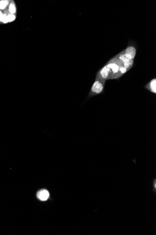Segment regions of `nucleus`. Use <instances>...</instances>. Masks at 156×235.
<instances>
[{
  "label": "nucleus",
  "mask_w": 156,
  "mask_h": 235,
  "mask_svg": "<svg viewBox=\"0 0 156 235\" xmlns=\"http://www.w3.org/2000/svg\"><path fill=\"white\" fill-rule=\"evenodd\" d=\"M128 71L123 66L121 61L115 55L99 70L96 77L106 81L108 80L118 79Z\"/></svg>",
  "instance_id": "f257e3e1"
},
{
  "label": "nucleus",
  "mask_w": 156,
  "mask_h": 235,
  "mask_svg": "<svg viewBox=\"0 0 156 235\" xmlns=\"http://www.w3.org/2000/svg\"><path fill=\"white\" fill-rule=\"evenodd\" d=\"M17 8L13 1H0V22L4 24L13 22L16 18Z\"/></svg>",
  "instance_id": "f03ea898"
},
{
  "label": "nucleus",
  "mask_w": 156,
  "mask_h": 235,
  "mask_svg": "<svg viewBox=\"0 0 156 235\" xmlns=\"http://www.w3.org/2000/svg\"><path fill=\"white\" fill-rule=\"evenodd\" d=\"M106 82L96 77L88 95V98H91L103 93L105 88Z\"/></svg>",
  "instance_id": "7ed1b4c3"
},
{
  "label": "nucleus",
  "mask_w": 156,
  "mask_h": 235,
  "mask_svg": "<svg viewBox=\"0 0 156 235\" xmlns=\"http://www.w3.org/2000/svg\"><path fill=\"white\" fill-rule=\"evenodd\" d=\"M120 60L121 61L122 63H123V66L126 69H128V70H130L132 68V67L134 66V60H130L127 58L125 56V54H124V52L123 50L119 53V54H117V55H116Z\"/></svg>",
  "instance_id": "20e7f679"
},
{
  "label": "nucleus",
  "mask_w": 156,
  "mask_h": 235,
  "mask_svg": "<svg viewBox=\"0 0 156 235\" xmlns=\"http://www.w3.org/2000/svg\"><path fill=\"white\" fill-rule=\"evenodd\" d=\"M125 56L130 60H134L136 54V49L134 45H129L126 49L123 50Z\"/></svg>",
  "instance_id": "39448f33"
},
{
  "label": "nucleus",
  "mask_w": 156,
  "mask_h": 235,
  "mask_svg": "<svg viewBox=\"0 0 156 235\" xmlns=\"http://www.w3.org/2000/svg\"><path fill=\"white\" fill-rule=\"evenodd\" d=\"M144 88L152 93H156V78H154L149 81L144 86Z\"/></svg>",
  "instance_id": "423d86ee"
},
{
  "label": "nucleus",
  "mask_w": 156,
  "mask_h": 235,
  "mask_svg": "<svg viewBox=\"0 0 156 235\" xmlns=\"http://www.w3.org/2000/svg\"><path fill=\"white\" fill-rule=\"evenodd\" d=\"M37 197L42 201H46L49 197V191L45 189L41 190L37 192Z\"/></svg>",
  "instance_id": "0eeeda50"
}]
</instances>
